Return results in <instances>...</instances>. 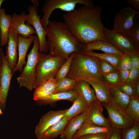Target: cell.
Returning a JSON list of instances; mask_svg holds the SVG:
<instances>
[{
    "instance_id": "cell-1",
    "label": "cell",
    "mask_w": 139,
    "mask_h": 139,
    "mask_svg": "<svg viewBox=\"0 0 139 139\" xmlns=\"http://www.w3.org/2000/svg\"><path fill=\"white\" fill-rule=\"evenodd\" d=\"M102 11L100 6L84 5L64 14L63 18L72 34L85 45L97 40L107 41L101 19Z\"/></svg>"
},
{
    "instance_id": "cell-2",
    "label": "cell",
    "mask_w": 139,
    "mask_h": 139,
    "mask_svg": "<svg viewBox=\"0 0 139 139\" xmlns=\"http://www.w3.org/2000/svg\"><path fill=\"white\" fill-rule=\"evenodd\" d=\"M46 36L49 54L67 59L75 52L81 53L84 45L72 34L64 22L49 20Z\"/></svg>"
},
{
    "instance_id": "cell-3",
    "label": "cell",
    "mask_w": 139,
    "mask_h": 139,
    "mask_svg": "<svg viewBox=\"0 0 139 139\" xmlns=\"http://www.w3.org/2000/svg\"><path fill=\"white\" fill-rule=\"evenodd\" d=\"M100 60L97 57L75 52L70 70L65 77L77 81H92L106 84L100 71Z\"/></svg>"
},
{
    "instance_id": "cell-4",
    "label": "cell",
    "mask_w": 139,
    "mask_h": 139,
    "mask_svg": "<svg viewBox=\"0 0 139 139\" xmlns=\"http://www.w3.org/2000/svg\"><path fill=\"white\" fill-rule=\"evenodd\" d=\"M39 53V59L35 70V89L43 82L55 78L57 72L66 60L60 57H54L49 54Z\"/></svg>"
},
{
    "instance_id": "cell-5",
    "label": "cell",
    "mask_w": 139,
    "mask_h": 139,
    "mask_svg": "<svg viewBox=\"0 0 139 139\" xmlns=\"http://www.w3.org/2000/svg\"><path fill=\"white\" fill-rule=\"evenodd\" d=\"M33 47L27 55V60L21 72L17 78L20 87H24L31 91L34 89L36 82L35 70L39 58V43L37 34L34 36Z\"/></svg>"
},
{
    "instance_id": "cell-6",
    "label": "cell",
    "mask_w": 139,
    "mask_h": 139,
    "mask_svg": "<svg viewBox=\"0 0 139 139\" xmlns=\"http://www.w3.org/2000/svg\"><path fill=\"white\" fill-rule=\"evenodd\" d=\"M79 4L90 6H94L93 1L91 0H47L43 6L44 13L40 21L43 28L46 31L49 18L52 12L56 9L70 12L74 10L77 4Z\"/></svg>"
},
{
    "instance_id": "cell-7",
    "label": "cell",
    "mask_w": 139,
    "mask_h": 139,
    "mask_svg": "<svg viewBox=\"0 0 139 139\" xmlns=\"http://www.w3.org/2000/svg\"><path fill=\"white\" fill-rule=\"evenodd\" d=\"M104 33L107 40L124 54H139V50L126 34L115 32L104 27Z\"/></svg>"
},
{
    "instance_id": "cell-8",
    "label": "cell",
    "mask_w": 139,
    "mask_h": 139,
    "mask_svg": "<svg viewBox=\"0 0 139 139\" xmlns=\"http://www.w3.org/2000/svg\"><path fill=\"white\" fill-rule=\"evenodd\" d=\"M101 103L107 111L108 119L111 127L123 129L130 127L134 124L135 121L115 104L112 98L109 102Z\"/></svg>"
},
{
    "instance_id": "cell-9",
    "label": "cell",
    "mask_w": 139,
    "mask_h": 139,
    "mask_svg": "<svg viewBox=\"0 0 139 139\" xmlns=\"http://www.w3.org/2000/svg\"><path fill=\"white\" fill-rule=\"evenodd\" d=\"M139 12L132 8L125 7L115 15L113 31L127 34L135 24L136 16Z\"/></svg>"
},
{
    "instance_id": "cell-10",
    "label": "cell",
    "mask_w": 139,
    "mask_h": 139,
    "mask_svg": "<svg viewBox=\"0 0 139 139\" xmlns=\"http://www.w3.org/2000/svg\"><path fill=\"white\" fill-rule=\"evenodd\" d=\"M37 7L30 5L28 8L29 12L28 19L26 23L33 26L38 36L39 43V52L44 53L49 50L46 40L47 31L43 27L40 21V16L38 14Z\"/></svg>"
},
{
    "instance_id": "cell-11",
    "label": "cell",
    "mask_w": 139,
    "mask_h": 139,
    "mask_svg": "<svg viewBox=\"0 0 139 139\" xmlns=\"http://www.w3.org/2000/svg\"><path fill=\"white\" fill-rule=\"evenodd\" d=\"M12 69L10 67L6 56L4 55L1 65V87L0 89V104L4 109L10 83L13 75Z\"/></svg>"
},
{
    "instance_id": "cell-12",
    "label": "cell",
    "mask_w": 139,
    "mask_h": 139,
    "mask_svg": "<svg viewBox=\"0 0 139 139\" xmlns=\"http://www.w3.org/2000/svg\"><path fill=\"white\" fill-rule=\"evenodd\" d=\"M103 110L101 103L97 99L93 101L89 106L86 121L100 127H111L108 119L103 114Z\"/></svg>"
},
{
    "instance_id": "cell-13",
    "label": "cell",
    "mask_w": 139,
    "mask_h": 139,
    "mask_svg": "<svg viewBox=\"0 0 139 139\" xmlns=\"http://www.w3.org/2000/svg\"><path fill=\"white\" fill-rule=\"evenodd\" d=\"M28 15L24 11L20 14L14 13L12 15L10 28L14 30L18 34L27 38L36 33L33 27L27 24Z\"/></svg>"
},
{
    "instance_id": "cell-14",
    "label": "cell",
    "mask_w": 139,
    "mask_h": 139,
    "mask_svg": "<svg viewBox=\"0 0 139 139\" xmlns=\"http://www.w3.org/2000/svg\"><path fill=\"white\" fill-rule=\"evenodd\" d=\"M67 109L50 111L42 116L35 129L37 138L39 139L49 128L64 117Z\"/></svg>"
},
{
    "instance_id": "cell-15",
    "label": "cell",
    "mask_w": 139,
    "mask_h": 139,
    "mask_svg": "<svg viewBox=\"0 0 139 139\" xmlns=\"http://www.w3.org/2000/svg\"><path fill=\"white\" fill-rule=\"evenodd\" d=\"M7 44L5 56L9 66L12 70L15 67L18 62V34L10 28L8 34Z\"/></svg>"
},
{
    "instance_id": "cell-16",
    "label": "cell",
    "mask_w": 139,
    "mask_h": 139,
    "mask_svg": "<svg viewBox=\"0 0 139 139\" xmlns=\"http://www.w3.org/2000/svg\"><path fill=\"white\" fill-rule=\"evenodd\" d=\"M34 37V36L32 35L25 38L18 34L19 58L15 67L12 70L13 74L17 71L21 72L23 66L26 64V56L30 46L33 42Z\"/></svg>"
},
{
    "instance_id": "cell-17",
    "label": "cell",
    "mask_w": 139,
    "mask_h": 139,
    "mask_svg": "<svg viewBox=\"0 0 139 139\" xmlns=\"http://www.w3.org/2000/svg\"><path fill=\"white\" fill-rule=\"evenodd\" d=\"M88 110L69 120L63 132L60 135L61 138L73 139L76 132L86 121L88 116Z\"/></svg>"
},
{
    "instance_id": "cell-18",
    "label": "cell",
    "mask_w": 139,
    "mask_h": 139,
    "mask_svg": "<svg viewBox=\"0 0 139 139\" xmlns=\"http://www.w3.org/2000/svg\"><path fill=\"white\" fill-rule=\"evenodd\" d=\"M58 80L51 78L43 82L35 89L33 98L39 101L45 99L50 95L54 94Z\"/></svg>"
},
{
    "instance_id": "cell-19",
    "label": "cell",
    "mask_w": 139,
    "mask_h": 139,
    "mask_svg": "<svg viewBox=\"0 0 139 139\" xmlns=\"http://www.w3.org/2000/svg\"><path fill=\"white\" fill-rule=\"evenodd\" d=\"M100 50L105 53L121 57L124 54L107 41L97 40L84 45L83 51H90Z\"/></svg>"
},
{
    "instance_id": "cell-20",
    "label": "cell",
    "mask_w": 139,
    "mask_h": 139,
    "mask_svg": "<svg viewBox=\"0 0 139 139\" xmlns=\"http://www.w3.org/2000/svg\"><path fill=\"white\" fill-rule=\"evenodd\" d=\"M90 85L86 81H78L74 90L89 106L92 102L97 99L94 90Z\"/></svg>"
},
{
    "instance_id": "cell-21",
    "label": "cell",
    "mask_w": 139,
    "mask_h": 139,
    "mask_svg": "<svg viewBox=\"0 0 139 139\" xmlns=\"http://www.w3.org/2000/svg\"><path fill=\"white\" fill-rule=\"evenodd\" d=\"M88 82L92 87L97 100L101 103H108L111 99L109 87L106 83L92 81Z\"/></svg>"
},
{
    "instance_id": "cell-22",
    "label": "cell",
    "mask_w": 139,
    "mask_h": 139,
    "mask_svg": "<svg viewBox=\"0 0 139 139\" xmlns=\"http://www.w3.org/2000/svg\"><path fill=\"white\" fill-rule=\"evenodd\" d=\"M69 119L64 116L49 128L39 139H54L63 132Z\"/></svg>"
},
{
    "instance_id": "cell-23",
    "label": "cell",
    "mask_w": 139,
    "mask_h": 139,
    "mask_svg": "<svg viewBox=\"0 0 139 139\" xmlns=\"http://www.w3.org/2000/svg\"><path fill=\"white\" fill-rule=\"evenodd\" d=\"M12 15L6 14L5 10L2 8L0 13V44L4 46L7 43L8 34L10 28Z\"/></svg>"
},
{
    "instance_id": "cell-24",
    "label": "cell",
    "mask_w": 139,
    "mask_h": 139,
    "mask_svg": "<svg viewBox=\"0 0 139 139\" xmlns=\"http://www.w3.org/2000/svg\"><path fill=\"white\" fill-rule=\"evenodd\" d=\"M89 106L78 95L72 106L67 109L64 116L69 120L71 118L87 111Z\"/></svg>"
},
{
    "instance_id": "cell-25",
    "label": "cell",
    "mask_w": 139,
    "mask_h": 139,
    "mask_svg": "<svg viewBox=\"0 0 139 139\" xmlns=\"http://www.w3.org/2000/svg\"><path fill=\"white\" fill-rule=\"evenodd\" d=\"M111 127L98 126L89 123L86 121L75 134L73 139L85 135L109 133Z\"/></svg>"
},
{
    "instance_id": "cell-26",
    "label": "cell",
    "mask_w": 139,
    "mask_h": 139,
    "mask_svg": "<svg viewBox=\"0 0 139 139\" xmlns=\"http://www.w3.org/2000/svg\"><path fill=\"white\" fill-rule=\"evenodd\" d=\"M109 88L111 98L114 103L124 110L129 102L130 97L121 92L116 86Z\"/></svg>"
},
{
    "instance_id": "cell-27",
    "label": "cell",
    "mask_w": 139,
    "mask_h": 139,
    "mask_svg": "<svg viewBox=\"0 0 139 139\" xmlns=\"http://www.w3.org/2000/svg\"><path fill=\"white\" fill-rule=\"evenodd\" d=\"M77 94L74 91L63 92L53 94L45 99L38 101L46 104H52L60 100H66L73 102L78 96Z\"/></svg>"
},
{
    "instance_id": "cell-28",
    "label": "cell",
    "mask_w": 139,
    "mask_h": 139,
    "mask_svg": "<svg viewBox=\"0 0 139 139\" xmlns=\"http://www.w3.org/2000/svg\"><path fill=\"white\" fill-rule=\"evenodd\" d=\"M81 53L108 62L113 65L117 70H119V65L122 57L106 53H98L93 51H82Z\"/></svg>"
},
{
    "instance_id": "cell-29",
    "label": "cell",
    "mask_w": 139,
    "mask_h": 139,
    "mask_svg": "<svg viewBox=\"0 0 139 139\" xmlns=\"http://www.w3.org/2000/svg\"><path fill=\"white\" fill-rule=\"evenodd\" d=\"M124 111L135 121L139 122V98L130 97L129 102Z\"/></svg>"
},
{
    "instance_id": "cell-30",
    "label": "cell",
    "mask_w": 139,
    "mask_h": 139,
    "mask_svg": "<svg viewBox=\"0 0 139 139\" xmlns=\"http://www.w3.org/2000/svg\"><path fill=\"white\" fill-rule=\"evenodd\" d=\"M77 80L70 78L65 77L58 80L54 93L74 91Z\"/></svg>"
},
{
    "instance_id": "cell-31",
    "label": "cell",
    "mask_w": 139,
    "mask_h": 139,
    "mask_svg": "<svg viewBox=\"0 0 139 139\" xmlns=\"http://www.w3.org/2000/svg\"><path fill=\"white\" fill-rule=\"evenodd\" d=\"M122 129L121 139H138L139 136V122L135 121L131 126Z\"/></svg>"
},
{
    "instance_id": "cell-32",
    "label": "cell",
    "mask_w": 139,
    "mask_h": 139,
    "mask_svg": "<svg viewBox=\"0 0 139 139\" xmlns=\"http://www.w3.org/2000/svg\"><path fill=\"white\" fill-rule=\"evenodd\" d=\"M74 53L71 54L65 62L61 66L56 73L55 79L59 80L65 78L70 70Z\"/></svg>"
},
{
    "instance_id": "cell-33",
    "label": "cell",
    "mask_w": 139,
    "mask_h": 139,
    "mask_svg": "<svg viewBox=\"0 0 139 139\" xmlns=\"http://www.w3.org/2000/svg\"><path fill=\"white\" fill-rule=\"evenodd\" d=\"M102 76L109 87L116 86L120 82V76L119 70Z\"/></svg>"
},
{
    "instance_id": "cell-34",
    "label": "cell",
    "mask_w": 139,
    "mask_h": 139,
    "mask_svg": "<svg viewBox=\"0 0 139 139\" xmlns=\"http://www.w3.org/2000/svg\"><path fill=\"white\" fill-rule=\"evenodd\" d=\"M134 83L127 81L120 83L116 86L122 92L130 97L134 96Z\"/></svg>"
},
{
    "instance_id": "cell-35",
    "label": "cell",
    "mask_w": 139,
    "mask_h": 139,
    "mask_svg": "<svg viewBox=\"0 0 139 139\" xmlns=\"http://www.w3.org/2000/svg\"><path fill=\"white\" fill-rule=\"evenodd\" d=\"M134 43L138 49L139 46V21L135 20V24L131 31L127 34Z\"/></svg>"
},
{
    "instance_id": "cell-36",
    "label": "cell",
    "mask_w": 139,
    "mask_h": 139,
    "mask_svg": "<svg viewBox=\"0 0 139 139\" xmlns=\"http://www.w3.org/2000/svg\"><path fill=\"white\" fill-rule=\"evenodd\" d=\"M100 72L102 76L117 70L111 64L106 61L100 59L99 64Z\"/></svg>"
},
{
    "instance_id": "cell-37",
    "label": "cell",
    "mask_w": 139,
    "mask_h": 139,
    "mask_svg": "<svg viewBox=\"0 0 139 139\" xmlns=\"http://www.w3.org/2000/svg\"><path fill=\"white\" fill-rule=\"evenodd\" d=\"M132 68L129 55L124 54L122 57L119 67V70H130Z\"/></svg>"
},
{
    "instance_id": "cell-38",
    "label": "cell",
    "mask_w": 139,
    "mask_h": 139,
    "mask_svg": "<svg viewBox=\"0 0 139 139\" xmlns=\"http://www.w3.org/2000/svg\"><path fill=\"white\" fill-rule=\"evenodd\" d=\"M109 133L85 135L75 139H107Z\"/></svg>"
},
{
    "instance_id": "cell-39",
    "label": "cell",
    "mask_w": 139,
    "mask_h": 139,
    "mask_svg": "<svg viewBox=\"0 0 139 139\" xmlns=\"http://www.w3.org/2000/svg\"><path fill=\"white\" fill-rule=\"evenodd\" d=\"M121 129L117 128L111 127L107 139H121Z\"/></svg>"
},
{
    "instance_id": "cell-40",
    "label": "cell",
    "mask_w": 139,
    "mask_h": 139,
    "mask_svg": "<svg viewBox=\"0 0 139 139\" xmlns=\"http://www.w3.org/2000/svg\"><path fill=\"white\" fill-rule=\"evenodd\" d=\"M139 70L132 68L130 70L127 82L134 83L139 80Z\"/></svg>"
},
{
    "instance_id": "cell-41",
    "label": "cell",
    "mask_w": 139,
    "mask_h": 139,
    "mask_svg": "<svg viewBox=\"0 0 139 139\" xmlns=\"http://www.w3.org/2000/svg\"><path fill=\"white\" fill-rule=\"evenodd\" d=\"M129 56L132 68L139 70V54H131Z\"/></svg>"
},
{
    "instance_id": "cell-42",
    "label": "cell",
    "mask_w": 139,
    "mask_h": 139,
    "mask_svg": "<svg viewBox=\"0 0 139 139\" xmlns=\"http://www.w3.org/2000/svg\"><path fill=\"white\" fill-rule=\"evenodd\" d=\"M119 70L120 76L119 83L127 81L129 77L130 70Z\"/></svg>"
},
{
    "instance_id": "cell-43",
    "label": "cell",
    "mask_w": 139,
    "mask_h": 139,
    "mask_svg": "<svg viewBox=\"0 0 139 139\" xmlns=\"http://www.w3.org/2000/svg\"><path fill=\"white\" fill-rule=\"evenodd\" d=\"M127 2L137 10H139V0H127Z\"/></svg>"
},
{
    "instance_id": "cell-44",
    "label": "cell",
    "mask_w": 139,
    "mask_h": 139,
    "mask_svg": "<svg viewBox=\"0 0 139 139\" xmlns=\"http://www.w3.org/2000/svg\"><path fill=\"white\" fill-rule=\"evenodd\" d=\"M134 96L139 98V80L134 83Z\"/></svg>"
},
{
    "instance_id": "cell-45",
    "label": "cell",
    "mask_w": 139,
    "mask_h": 139,
    "mask_svg": "<svg viewBox=\"0 0 139 139\" xmlns=\"http://www.w3.org/2000/svg\"><path fill=\"white\" fill-rule=\"evenodd\" d=\"M4 54L3 50L0 46V65H2V63L3 58Z\"/></svg>"
},
{
    "instance_id": "cell-46",
    "label": "cell",
    "mask_w": 139,
    "mask_h": 139,
    "mask_svg": "<svg viewBox=\"0 0 139 139\" xmlns=\"http://www.w3.org/2000/svg\"><path fill=\"white\" fill-rule=\"evenodd\" d=\"M34 4V6L37 7L38 6V1L37 0H31Z\"/></svg>"
},
{
    "instance_id": "cell-47",
    "label": "cell",
    "mask_w": 139,
    "mask_h": 139,
    "mask_svg": "<svg viewBox=\"0 0 139 139\" xmlns=\"http://www.w3.org/2000/svg\"><path fill=\"white\" fill-rule=\"evenodd\" d=\"M1 65H0V89L1 87Z\"/></svg>"
},
{
    "instance_id": "cell-48",
    "label": "cell",
    "mask_w": 139,
    "mask_h": 139,
    "mask_svg": "<svg viewBox=\"0 0 139 139\" xmlns=\"http://www.w3.org/2000/svg\"><path fill=\"white\" fill-rule=\"evenodd\" d=\"M4 1V0H0V13L1 12V5L3 3V2Z\"/></svg>"
},
{
    "instance_id": "cell-49",
    "label": "cell",
    "mask_w": 139,
    "mask_h": 139,
    "mask_svg": "<svg viewBox=\"0 0 139 139\" xmlns=\"http://www.w3.org/2000/svg\"><path fill=\"white\" fill-rule=\"evenodd\" d=\"M3 114V112H2L1 110L0 109V115Z\"/></svg>"
},
{
    "instance_id": "cell-50",
    "label": "cell",
    "mask_w": 139,
    "mask_h": 139,
    "mask_svg": "<svg viewBox=\"0 0 139 139\" xmlns=\"http://www.w3.org/2000/svg\"><path fill=\"white\" fill-rule=\"evenodd\" d=\"M1 30L0 29V38H1Z\"/></svg>"
},
{
    "instance_id": "cell-51",
    "label": "cell",
    "mask_w": 139,
    "mask_h": 139,
    "mask_svg": "<svg viewBox=\"0 0 139 139\" xmlns=\"http://www.w3.org/2000/svg\"><path fill=\"white\" fill-rule=\"evenodd\" d=\"M60 139H63V138H61Z\"/></svg>"
}]
</instances>
